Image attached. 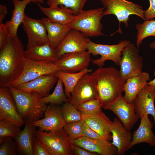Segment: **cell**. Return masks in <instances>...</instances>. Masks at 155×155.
Returning a JSON list of instances; mask_svg holds the SVG:
<instances>
[{"label": "cell", "instance_id": "44", "mask_svg": "<svg viewBox=\"0 0 155 155\" xmlns=\"http://www.w3.org/2000/svg\"><path fill=\"white\" fill-rule=\"evenodd\" d=\"M154 78L152 80L150 81V82H148L147 84L153 87L155 89V70L154 72Z\"/></svg>", "mask_w": 155, "mask_h": 155}, {"label": "cell", "instance_id": "20", "mask_svg": "<svg viewBox=\"0 0 155 155\" xmlns=\"http://www.w3.org/2000/svg\"><path fill=\"white\" fill-rule=\"evenodd\" d=\"M112 134L111 144L117 148V155H123L128 150L132 133L127 130L117 117H115L110 129Z\"/></svg>", "mask_w": 155, "mask_h": 155}, {"label": "cell", "instance_id": "46", "mask_svg": "<svg viewBox=\"0 0 155 155\" xmlns=\"http://www.w3.org/2000/svg\"><path fill=\"white\" fill-rule=\"evenodd\" d=\"M150 48L152 49H155V41L150 44Z\"/></svg>", "mask_w": 155, "mask_h": 155}, {"label": "cell", "instance_id": "1", "mask_svg": "<svg viewBox=\"0 0 155 155\" xmlns=\"http://www.w3.org/2000/svg\"><path fill=\"white\" fill-rule=\"evenodd\" d=\"M24 51L18 36L10 37L0 50V87H11L21 74L24 68Z\"/></svg>", "mask_w": 155, "mask_h": 155}, {"label": "cell", "instance_id": "25", "mask_svg": "<svg viewBox=\"0 0 155 155\" xmlns=\"http://www.w3.org/2000/svg\"><path fill=\"white\" fill-rule=\"evenodd\" d=\"M40 10L49 20L68 26L73 20L75 15L71 9L63 5L46 7L41 6L37 2Z\"/></svg>", "mask_w": 155, "mask_h": 155}, {"label": "cell", "instance_id": "45", "mask_svg": "<svg viewBox=\"0 0 155 155\" xmlns=\"http://www.w3.org/2000/svg\"><path fill=\"white\" fill-rule=\"evenodd\" d=\"M31 2L34 3L38 2L42 4L44 3V0H31Z\"/></svg>", "mask_w": 155, "mask_h": 155}, {"label": "cell", "instance_id": "18", "mask_svg": "<svg viewBox=\"0 0 155 155\" xmlns=\"http://www.w3.org/2000/svg\"><path fill=\"white\" fill-rule=\"evenodd\" d=\"M90 40L80 31L71 28L56 48L59 58L66 53L87 51Z\"/></svg>", "mask_w": 155, "mask_h": 155}, {"label": "cell", "instance_id": "9", "mask_svg": "<svg viewBox=\"0 0 155 155\" xmlns=\"http://www.w3.org/2000/svg\"><path fill=\"white\" fill-rule=\"evenodd\" d=\"M59 71L55 63L36 61L25 57L23 70L11 87L16 88L43 75L55 73Z\"/></svg>", "mask_w": 155, "mask_h": 155}, {"label": "cell", "instance_id": "32", "mask_svg": "<svg viewBox=\"0 0 155 155\" xmlns=\"http://www.w3.org/2000/svg\"><path fill=\"white\" fill-rule=\"evenodd\" d=\"M87 0H47L46 2L49 7L62 5L72 9L75 15L83 9Z\"/></svg>", "mask_w": 155, "mask_h": 155}, {"label": "cell", "instance_id": "39", "mask_svg": "<svg viewBox=\"0 0 155 155\" xmlns=\"http://www.w3.org/2000/svg\"><path fill=\"white\" fill-rule=\"evenodd\" d=\"M33 155H50L44 145L36 137L34 144Z\"/></svg>", "mask_w": 155, "mask_h": 155}, {"label": "cell", "instance_id": "24", "mask_svg": "<svg viewBox=\"0 0 155 155\" xmlns=\"http://www.w3.org/2000/svg\"><path fill=\"white\" fill-rule=\"evenodd\" d=\"M24 55L25 58L36 61L55 63L59 59L56 48L49 42L27 49Z\"/></svg>", "mask_w": 155, "mask_h": 155}, {"label": "cell", "instance_id": "13", "mask_svg": "<svg viewBox=\"0 0 155 155\" xmlns=\"http://www.w3.org/2000/svg\"><path fill=\"white\" fill-rule=\"evenodd\" d=\"M97 98V92L94 81L88 73L84 75L78 82L71 94L69 101L76 107L86 101Z\"/></svg>", "mask_w": 155, "mask_h": 155}, {"label": "cell", "instance_id": "5", "mask_svg": "<svg viewBox=\"0 0 155 155\" xmlns=\"http://www.w3.org/2000/svg\"><path fill=\"white\" fill-rule=\"evenodd\" d=\"M36 137L44 145L50 155H71V142L63 128L55 132H46L38 129Z\"/></svg>", "mask_w": 155, "mask_h": 155}, {"label": "cell", "instance_id": "21", "mask_svg": "<svg viewBox=\"0 0 155 155\" xmlns=\"http://www.w3.org/2000/svg\"><path fill=\"white\" fill-rule=\"evenodd\" d=\"M138 128L132 134V139L128 148V150L137 144L145 143L151 147H155V135L152 128L153 124L148 117L145 115L141 118Z\"/></svg>", "mask_w": 155, "mask_h": 155}, {"label": "cell", "instance_id": "36", "mask_svg": "<svg viewBox=\"0 0 155 155\" xmlns=\"http://www.w3.org/2000/svg\"><path fill=\"white\" fill-rule=\"evenodd\" d=\"M81 113L88 115L92 114L101 110V106L98 99H91L84 102L77 106Z\"/></svg>", "mask_w": 155, "mask_h": 155}, {"label": "cell", "instance_id": "31", "mask_svg": "<svg viewBox=\"0 0 155 155\" xmlns=\"http://www.w3.org/2000/svg\"><path fill=\"white\" fill-rule=\"evenodd\" d=\"M136 28L137 30L136 45L139 49L144 39L151 36L155 37V20H145L142 23L137 24Z\"/></svg>", "mask_w": 155, "mask_h": 155}, {"label": "cell", "instance_id": "7", "mask_svg": "<svg viewBox=\"0 0 155 155\" xmlns=\"http://www.w3.org/2000/svg\"><path fill=\"white\" fill-rule=\"evenodd\" d=\"M130 43L129 41L124 40L119 41L117 44L107 45L96 43L90 40L87 51L93 55H101L100 58L92 61L93 64L99 67H102L105 62L108 60L119 66L122 51Z\"/></svg>", "mask_w": 155, "mask_h": 155}, {"label": "cell", "instance_id": "19", "mask_svg": "<svg viewBox=\"0 0 155 155\" xmlns=\"http://www.w3.org/2000/svg\"><path fill=\"white\" fill-rule=\"evenodd\" d=\"M71 143L91 152L102 155H117V148L105 139H92L82 136Z\"/></svg>", "mask_w": 155, "mask_h": 155}, {"label": "cell", "instance_id": "4", "mask_svg": "<svg viewBox=\"0 0 155 155\" xmlns=\"http://www.w3.org/2000/svg\"><path fill=\"white\" fill-rule=\"evenodd\" d=\"M105 8L104 7L88 10L83 9L75 16L69 26L80 31L87 37L104 35L102 32L103 26L101 20L104 16Z\"/></svg>", "mask_w": 155, "mask_h": 155}, {"label": "cell", "instance_id": "35", "mask_svg": "<svg viewBox=\"0 0 155 155\" xmlns=\"http://www.w3.org/2000/svg\"><path fill=\"white\" fill-rule=\"evenodd\" d=\"M20 127L9 121L0 120V138L10 137L15 139L21 131Z\"/></svg>", "mask_w": 155, "mask_h": 155}, {"label": "cell", "instance_id": "17", "mask_svg": "<svg viewBox=\"0 0 155 155\" xmlns=\"http://www.w3.org/2000/svg\"><path fill=\"white\" fill-rule=\"evenodd\" d=\"M155 89L147 84L137 94L133 103L135 113L140 119L145 115H150L155 125Z\"/></svg>", "mask_w": 155, "mask_h": 155}, {"label": "cell", "instance_id": "8", "mask_svg": "<svg viewBox=\"0 0 155 155\" xmlns=\"http://www.w3.org/2000/svg\"><path fill=\"white\" fill-rule=\"evenodd\" d=\"M135 45L131 43L122 51L119 72L125 82L128 78L137 75L142 72L143 59Z\"/></svg>", "mask_w": 155, "mask_h": 155}, {"label": "cell", "instance_id": "22", "mask_svg": "<svg viewBox=\"0 0 155 155\" xmlns=\"http://www.w3.org/2000/svg\"><path fill=\"white\" fill-rule=\"evenodd\" d=\"M24 129L15 139L17 152L22 155H33V150L37 130L36 127L25 122Z\"/></svg>", "mask_w": 155, "mask_h": 155}, {"label": "cell", "instance_id": "23", "mask_svg": "<svg viewBox=\"0 0 155 155\" xmlns=\"http://www.w3.org/2000/svg\"><path fill=\"white\" fill-rule=\"evenodd\" d=\"M81 113L82 119L89 127L104 138L109 139L111 134L110 129L112 121L102 110L92 114Z\"/></svg>", "mask_w": 155, "mask_h": 155}, {"label": "cell", "instance_id": "29", "mask_svg": "<svg viewBox=\"0 0 155 155\" xmlns=\"http://www.w3.org/2000/svg\"><path fill=\"white\" fill-rule=\"evenodd\" d=\"M92 69L88 68L80 71L73 73L64 72L59 71L55 73L58 78L63 82L65 87V93L69 99L73 90L81 77L84 74L91 72Z\"/></svg>", "mask_w": 155, "mask_h": 155}, {"label": "cell", "instance_id": "33", "mask_svg": "<svg viewBox=\"0 0 155 155\" xmlns=\"http://www.w3.org/2000/svg\"><path fill=\"white\" fill-rule=\"evenodd\" d=\"M61 110L66 123L79 121L82 119L81 113L69 101L63 104Z\"/></svg>", "mask_w": 155, "mask_h": 155}, {"label": "cell", "instance_id": "16", "mask_svg": "<svg viewBox=\"0 0 155 155\" xmlns=\"http://www.w3.org/2000/svg\"><path fill=\"white\" fill-rule=\"evenodd\" d=\"M58 79L55 73L45 74L15 88L26 93L45 97L50 94Z\"/></svg>", "mask_w": 155, "mask_h": 155}, {"label": "cell", "instance_id": "3", "mask_svg": "<svg viewBox=\"0 0 155 155\" xmlns=\"http://www.w3.org/2000/svg\"><path fill=\"white\" fill-rule=\"evenodd\" d=\"M9 88L16 102L18 112L24 122L31 123L43 117L47 105L41 101V97L13 87Z\"/></svg>", "mask_w": 155, "mask_h": 155}, {"label": "cell", "instance_id": "38", "mask_svg": "<svg viewBox=\"0 0 155 155\" xmlns=\"http://www.w3.org/2000/svg\"><path fill=\"white\" fill-rule=\"evenodd\" d=\"M10 38L8 30L5 24L0 23V50L6 45Z\"/></svg>", "mask_w": 155, "mask_h": 155}, {"label": "cell", "instance_id": "11", "mask_svg": "<svg viewBox=\"0 0 155 155\" xmlns=\"http://www.w3.org/2000/svg\"><path fill=\"white\" fill-rule=\"evenodd\" d=\"M22 23L28 38L27 49L49 42L46 30L42 19H35L25 14Z\"/></svg>", "mask_w": 155, "mask_h": 155}, {"label": "cell", "instance_id": "14", "mask_svg": "<svg viewBox=\"0 0 155 155\" xmlns=\"http://www.w3.org/2000/svg\"><path fill=\"white\" fill-rule=\"evenodd\" d=\"M3 120L9 121L19 127L24 123L9 88L0 87V120Z\"/></svg>", "mask_w": 155, "mask_h": 155}, {"label": "cell", "instance_id": "28", "mask_svg": "<svg viewBox=\"0 0 155 155\" xmlns=\"http://www.w3.org/2000/svg\"><path fill=\"white\" fill-rule=\"evenodd\" d=\"M42 20L46 30L49 42L57 48L71 28L51 21L47 18H44Z\"/></svg>", "mask_w": 155, "mask_h": 155}, {"label": "cell", "instance_id": "6", "mask_svg": "<svg viewBox=\"0 0 155 155\" xmlns=\"http://www.w3.org/2000/svg\"><path fill=\"white\" fill-rule=\"evenodd\" d=\"M106 8L103 15L113 14L115 16L120 25L124 23L126 27L129 26V16L134 15L141 18L144 21V11L141 6L126 0H101Z\"/></svg>", "mask_w": 155, "mask_h": 155}, {"label": "cell", "instance_id": "30", "mask_svg": "<svg viewBox=\"0 0 155 155\" xmlns=\"http://www.w3.org/2000/svg\"><path fill=\"white\" fill-rule=\"evenodd\" d=\"M63 84L60 79L58 78L56 86L52 94L48 96L41 97V101L46 104L61 105L69 101L64 93L63 88Z\"/></svg>", "mask_w": 155, "mask_h": 155}, {"label": "cell", "instance_id": "40", "mask_svg": "<svg viewBox=\"0 0 155 155\" xmlns=\"http://www.w3.org/2000/svg\"><path fill=\"white\" fill-rule=\"evenodd\" d=\"M83 135V136L92 139H105L89 127L85 122Z\"/></svg>", "mask_w": 155, "mask_h": 155}, {"label": "cell", "instance_id": "41", "mask_svg": "<svg viewBox=\"0 0 155 155\" xmlns=\"http://www.w3.org/2000/svg\"><path fill=\"white\" fill-rule=\"evenodd\" d=\"M70 148L72 154L76 155H96L95 153L91 152L79 146L71 143Z\"/></svg>", "mask_w": 155, "mask_h": 155}, {"label": "cell", "instance_id": "26", "mask_svg": "<svg viewBox=\"0 0 155 155\" xmlns=\"http://www.w3.org/2000/svg\"><path fill=\"white\" fill-rule=\"evenodd\" d=\"M150 80L149 73L142 72L139 75L128 78L124 86L123 96L124 100L127 103H132L139 92Z\"/></svg>", "mask_w": 155, "mask_h": 155}, {"label": "cell", "instance_id": "37", "mask_svg": "<svg viewBox=\"0 0 155 155\" xmlns=\"http://www.w3.org/2000/svg\"><path fill=\"white\" fill-rule=\"evenodd\" d=\"M13 138L10 137L0 138V155L16 154V145Z\"/></svg>", "mask_w": 155, "mask_h": 155}, {"label": "cell", "instance_id": "34", "mask_svg": "<svg viewBox=\"0 0 155 155\" xmlns=\"http://www.w3.org/2000/svg\"><path fill=\"white\" fill-rule=\"evenodd\" d=\"M84 121L83 119L66 123L63 129L67 134L71 143L73 140L83 136Z\"/></svg>", "mask_w": 155, "mask_h": 155}, {"label": "cell", "instance_id": "2", "mask_svg": "<svg viewBox=\"0 0 155 155\" xmlns=\"http://www.w3.org/2000/svg\"><path fill=\"white\" fill-rule=\"evenodd\" d=\"M90 74L102 108L104 109L122 96L125 82L115 68L100 67Z\"/></svg>", "mask_w": 155, "mask_h": 155}, {"label": "cell", "instance_id": "10", "mask_svg": "<svg viewBox=\"0 0 155 155\" xmlns=\"http://www.w3.org/2000/svg\"><path fill=\"white\" fill-rule=\"evenodd\" d=\"M91 54L84 51L64 54L55 63L59 71L76 73L88 68L91 59Z\"/></svg>", "mask_w": 155, "mask_h": 155}, {"label": "cell", "instance_id": "42", "mask_svg": "<svg viewBox=\"0 0 155 155\" xmlns=\"http://www.w3.org/2000/svg\"><path fill=\"white\" fill-rule=\"evenodd\" d=\"M149 0L150 6L144 11V17L146 20H152L155 17V0Z\"/></svg>", "mask_w": 155, "mask_h": 155}, {"label": "cell", "instance_id": "43", "mask_svg": "<svg viewBox=\"0 0 155 155\" xmlns=\"http://www.w3.org/2000/svg\"><path fill=\"white\" fill-rule=\"evenodd\" d=\"M8 12L7 7L3 5H0V23H3V21Z\"/></svg>", "mask_w": 155, "mask_h": 155}, {"label": "cell", "instance_id": "12", "mask_svg": "<svg viewBox=\"0 0 155 155\" xmlns=\"http://www.w3.org/2000/svg\"><path fill=\"white\" fill-rule=\"evenodd\" d=\"M60 105L50 104L47 106L44 118L31 123L40 130L46 132H55L62 130L66 122Z\"/></svg>", "mask_w": 155, "mask_h": 155}, {"label": "cell", "instance_id": "15", "mask_svg": "<svg viewBox=\"0 0 155 155\" xmlns=\"http://www.w3.org/2000/svg\"><path fill=\"white\" fill-rule=\"evenodd\" d=\"M122 96L104 109L112 111L117 116L125 128L130 131L139 119L135 113L133 103L127 102Z\"/></svg>", "mask_w": 155, "mask_h": 155}, {"label": "cell", "instance_id": "27", "mask_svg": "<svg viewBox=\"0 0 155 155\" xmlns=\"http://www.w3.org/2000/svg\"><path fill=\"white\" fill-rule=\"evenodd\" d=\"M14 8L11 20L5 24L9 32L10 37L17 36L18 28L22 23L24 18L25 9L27 5L31 2V0H11Z\"/></svg>", "mask_w": 155, "mask_h": 155}]
</instances>
